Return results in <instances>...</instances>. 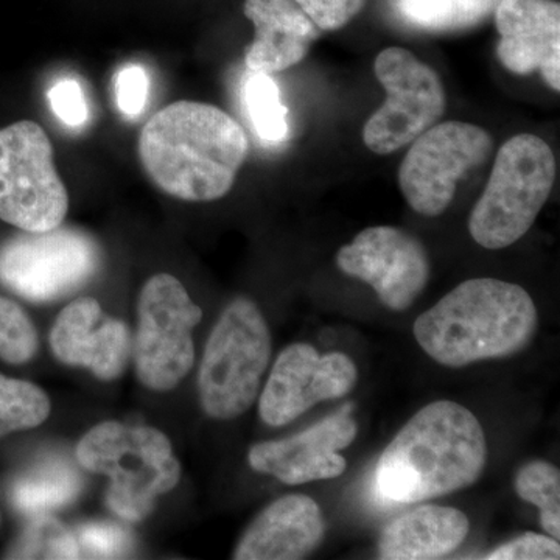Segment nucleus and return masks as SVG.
Instances as JSON below:
<instances>
[{
	"mask_svg": "<svg viewBox=\"0 0 560 560\" xmlns=\"http://www.w3.org/2000/svg\"><path fill=\"white\" fill-rule=\"evenodd\" d=\"M243 105L253 130L267 147L280 145L289 138V108L283 105L278 83L268 73L250 72L242 91Z\"/></svg>",
	"mask_w": 560,
	"mask_h": 560,
	"instance_id": "nucleus-22",
	"label": "nucleus"
},
{
	"mask_svg": "<svg viewBox=\"0 0 560 560\" xmlns=\"http://www.w3.org/2000/svg\"><path fill=\"white\" fill-rule=\"evenodd\" d=\"M495 25L501 65L517 75L540 72L560 91V5L556 0H500Z\"/></svg>",
	"mask_w": 560,
	"mask_h": 560,
	"instance_id": "nucleus-16",
	"label": "nucleus"
},
{
	"mask_svg": "<svg viewBox=\"0 0 560 560\" xmlns=\"http://www.w3.org/2000/svg\"><path fill=\"white\" fill-rule=\"evenodd\" d=\"M49 101L58 119L70 128L83 127L90 119V108L79 81H58L49 92Z\"/></svg>",
	"mask_w": 560,
	"mask_h": 560,
	"instance_id": "nucleus-31",
	"label": "nucleus"
},
{
	"mask_svg": "<svg viewBox=\"0 0 560 560\" xmlns=\"http://www.w3.org/2000/svg\"><path fill=\"white\" fill-rule=\"evenodd\" d=\"M138 151L143 172L162 194L209 202L230 194L249 142L238 121L219 106L180 101L143 125Z\"/></svg>",
	"mask_w": 560,
	"mask_h": 560,
	"instance_id": "nucleus-1",
	"label": "nucleus"
},
{
	"mask_svg": "<svg viewBox=\"0 0 560 560\" xmlns=\"http://www.w3.org/2000/svg\"><path fill=\"white\" fill-rule=\"evenodd\" d=\"M467 515L455 508H416L383 529L378 556L386 560L440 559L458 550L469 534Z\"/></svg>",
	"mask_w": 560,
	"mask_h": 560,
	"instance_id": "nucleus-19",
	"label": "nucleus"
},
{
	"mask_svg": "<svg viewBox=\"0 0 560 560\" xmlns=\"http://www.w3.org/2000/svg\"><path fill=\"white\" fill-rule=\"evenodd\" d=\"M490 560H558L559 540L544 534L526 533L490 551Z\"/></svg>",
	"mask_w": 560,
	"mask_h": 560,
	"instance_id": "nucleus-29",
	"label": "nucleus"
},
{
	"mask_svg": "<svg viewBox=\"0 0 560 560\" xmlns=\"http://www.w3.org/2000/svg\"><path fill=\"white\" fill-rule=\"evenodd\" d=\"M305 11L313 24L323 32H335L346 27L368 0H294Z\"/></svg>",
	"mask_w": 560,
	"mask_h": 560,
	"instance_id": "nucleus-28",
	"label": "nucleus"
},
{
	"mask_svg": "<svg viewBox=\"0 0 560 560\" xmlns=\"http://www.w3.org/2000/svg\"><path fill=\"white\" fill-rule=\"evenodd\" d=\"M243 13L254 25L253 43L245 50L250 72L272 75L300 65L319 36L294 0H245Z\"/></svg>",
	"mask_w": 560,
	"mask_h": 560,
	"instance_id": "nucleus-18",
	"label": "nucleus"
},
{
	"mask_svg": "<svg viewBox=\"0 0 560 560\" xmlns=\"http://www.w3.org/2000/svg\"><path fill=\"white\" fill-rule=\"evenodd\" d=\"M271 331L260 308L237 298L217 320L198 372V393L209 418L231 420L249 410L271 359Z\"/></svg>",
	"mask_w": 560,
	"mask_h": 560,
	"instance_id": "nucleus-6",
	"label": "nucleus"
},
{
	"mask_svg": "<svg viewBox=\"0 0 560 560\" xmlns=\"http://www.w3.org/2000/svg\"><path fill=\"white\" fill-rule=\"evenodd\" d=\"M116 102L125 116L136 117L145 109L149 98L150 80L145 69L138 65H128L117 72Z\"/></svg>",
	"mask_w": 560,
	"mask_h": 560,
	"instance_id": "nucleus-30",
	"label": "nucleus"
},
{
	"mask_svg": "<svg viewBox=\"0 0 560 560\" xmlns=\"http://www.w3.org/2000/svg\"><path fill=\"white\" fill-rule=\"evenodd\" d=\"M101 261V248L86 232L24 231L0 246V282L27 301L60 300L86 285Z\"/></svg>",
	"mask_w": 560,
	"mask_h": 560,
	"instance_id": "nucleus-9",
	"label": "nucleus"
},
{
	"mask_svg": "<svg viewBox=\"0 0 560 560\" xmlns=\"http://www.w3.org/2000/svg\"><path fill=\"white\" fill-rule=\"evenodd\" d=\"M374 69L386 101L364 125L363 140L372 153L390 154L440 121L444 84L436 70L401 47L382 50Z\"/></svg>",
	"mask_w": 560,
	"mask_h": 560,
	"instance_id": "nucleus-11",
	"label": "nucleus"
},
{
	"mask_svg": "<svg viewBox=\"0 0 560 560\" xmlns=\"http://www.w3.org/2000/svg\"><path fill=\"white\" fill-rule=\"evenodd\" d=\"M555 180V153L544 139L518 135L506 140L471 210V238L486 249H503L521 241L550 198Z\"/></svg>",
	"mask_w": 560,
	"mask_h": 560,
	"instance_id": "nucleus-5",
	"label": "nucleus"
},
{
	"mask_svg": "<svg viewBox=\"0 0 560 560\" xmlns=\"http://www.w3.org/2000/svg\"><path fill=\"white\" fill-rule=\"evenodd\" d=\"M539 313L528 291L506 280L469 279L415 323L423 352L447 368L508 359L528 348Z\"/></svg>",
	"mask_w": 560,
	"mask_h": 560,
	"instance_id": "nucleus-3",
	"label": "nucleus"
},
{
	"mask_svg": "<svg viewBox=\"0 0 560 560\" xmlns=\"http://www.w3.org/2000/svg\"><path fill=\"white\" fill-rule=\"evenodd\" d=\"M359 371L346 353L320 355L305 342L283 349L259 401L267 425H289L319 401L341 399L355 388Z\"/></svg>",
	"mask_w": 560,
	"mask_h": 560,
	"instance_id": "nucleus-13",
	"label": "nucleus"
},
{
	"mask_svg": "<svg viewBox=\"0 0 560 560\" xmlns=\"http://www.w3.org/2000/svg\"><path fill=\"white\" fill-rule=\"evenodd\" d=\"M80 471L60 458L43 460L11 486L10 499L22 514L38 515L72 503L80 495Z\"/></svg>",
	"mask_w": 560,
	"mask_h": 560,
	"instance_id": "nucleus-20",
	"label": "nucleus"
},
{
	"mask_svg": "<svg viewBox=\"0 0 560 560\" xmlns=\"http://www.w3.org/2000/svg\"><path fill=\"white\" fill-rule=\"evenodd\" d=\"M514 488L522 500L540 511V526L560 539V471L547 460H530L515 475Z\"/></svg>",
	"mask_w": 560,
	"mask_h": 560,
	"instance_id": "nucleus-24",
	"label": "nucleus"
},
{
	"mask_svg": "<svg viewBox=\"0 0 560 560\" xmlns=\"http://www.w3.org/2000/svg\"><path fill=\"white\" fill-rule=\"evenodd\" d=\"M39 348L38 331L31 316L9 298L0 296V360L28 363Z\"/></svg>",
	"mask_w": 560,
	"mask_h": 560,
	"instance_id": "nucleus-26",
	"label": "nucleus"
},
{
	"mask_svg": "<svg viewBox=\"0 0 560 560\" xmlns=\"http://www.w3.org/2000/svg\"><path fill=\"white\" fill-rule=\"evenodd\" d=\"M338 268L374 289L393 312L410 308L430 280L425 246L410 232L393 226L361 231L337 254Z\"/></svg>",
	"mask_w": 560,
	"mask_h": 560,
	"instance_id": "nucleus-12",
	"label": "nucleus"
},
{
	"mask_svg": "<svg viewBox=\"0 0 560 560\" xmlns=\"http://www.w3.org/2000/svg\"><path fill=\"white\" fill-rule=\"evenodd\" d=\"M50 411L49 396L35 383L0 374V438L36 429Z\"/></svg>",
	"mask_w": 560,
	"mask_h": 560,
	"instance_id": "nucleus-23",
	"label": "nucleus"
},
{
	"mask_svg": "<svg viewBox=\"0 0 560 560\" xmlns=\"http://www.w3.org/2000/svg\"><path fill=\"white\" fill-rule=\"evenodd\" d=\"M401 161L405 200L423 217H440L455 198L460 179L489 160L493 139L466 121H442L412 140Z\"/></svg>",
	"mask_w": 560,
	"mask_h": 560,
	"instance_id": "nucleus-10",
	"label": "nucleus"
},
{
	"mask_svg": "<svg viewBox=\"0 0 560 560\" xmlns=\"http://www.w3.org/2000/svg\"><path fill=\"white\" fill-rule=\"evenodd\" d=\"M69 195L55 167L54 145L39 124L0 128V220L25 232L61 226Z\"/></svg>",
	"mask_w": 560,
	"mask_h": 560,
	"instance_id": "nucleus-7",
	"label": "nucleus"
},
{
	"mask_svg": "<svg viewBox=\"0 0 560 560\" xmlns=\"http://www.w3.org/2000/svg\"><path fill=\"white\" fill-rule=\"evenodd\" d=\"M486 463L488 441L477 416L456 401H433L383 451L375 493L385 503H422L475 485Z\"/></svg>",
	"mask_w": 560,
	"mask_h": 560,
	"instance_id": "nucleus-2",
	"label": "nucleus"
},
{
	"mask_svg": "<svg viewBox=\"0 0 560 560\" xmlns=\"http://www.w3.org/2000/svg\"><path fill=\"white\" fill-rule=\"evenodd\" d=\"M500 0H389L394 18L405 27L427 33H451L477 27L495 11Z\"/></svg>",
	"mask_w": 560,
	"mask_h": 560,
	"instance_id": "nucleus-21",
	"label": "nucleus"
},
{
	"mask_svg": "<svg viewBox=\"0 0 560 560\" xmlns=\"http://www.w3.org/2000/svg\"><path fill=\"white\" fill-rule=\"evenodd\" d=\"M352 410L348 404L300 434L254 445L249 466L290 486L340 477L348 467L340 451L357 438Z\"/></svg>",
	"mask_w": 560,
	"mask_h": 560,
	"instance_id": "nucleus-14",
	"label": "nucleus"
},
{
	"mask_svg": "<svg viewBox=\"0 0 560 560\" xmlns=\"http://www.w3.org/2000/svg\"><path fill=\"white\" fill-rule=\"evenodd\" d=\"M75 453L83 469L109 478L106 501L125 521H143L158 497L179 482L180 464L172 442L153 427L98 423L81 438Z\"/></svg>",
	"mask_w": 560,
	"mask_h": 560,
	"instance_id": "nucleus-4",
	"label": "nucleus"
},
{
	"mask_svg": "<svg viewBox=\"0 0 560 560\" xmlns=\"http://www.w3.org/2000/svg\"><path fill=\"white\" fill-rule=\"evenodd\" d=\"M55 359L90 370L103 382L124 374L131 355V334L124 320L102 311L94 298H79L62 308L50 330Z\"/></svg>",
	"mask_w": 560,
	"mask_h": 560,
	"instance_id": "nucleus-15",
	"label": "nucleus"
},
{
	"mask_svg": "<svg viewBox=\"0 0 560 560\" xmlns=\"http://www.w3.org/2000/svg\"><path fill=\"white\" fill-rule=\"evenodd\" d=\"M9 559H80L75 534L47 514L33 515L31 523L11 545Z\"/></svg>",
	"mask_w": 560,
	"mask_h": 560,
	"instance_id": "nucleus-25",
	"label": "nucleus"
},
{
	"mask_svg": "<svg viewBox=\"0 0 560 560\" xmlns=\"http://www.w3.org/2000/svg\"><path fill=\"white\" fill-rule=\"evenodd\" d=\"M202 311L175 276H153L139 294L136 334V375L145 388L165 393L175 389L195 363L191 331L201 323Z\"/></svg>",
	"mask_w": 560,
	"mask_h": 560,
	"instance_id": "nucleus-8",
	"label": "nucleus"
},
{
	"mask_svg": "<svg viewBox=\"0 0 560 560\" xmlns=\"http://www.w3.org/2000/svg\"><path fill=\"white\" fill-rule=\"evenodd\" d=\"M81 556L92 559L127 558L132 550V536L127 529L110 523H88L75 533Z\"/></svg>",
	"mask_w": 560,
	"mask_h": 560,
	"instance_id": "nucleus-27",
	"label": "nucleus"
},
{
	"mask_svg": "<svg viewBox=\"0 0 560 560\" xmlns=\"http://www.w3.org/2000/svg\"><path fill=\"white\" fill-rule=\"evenodd\" d=\"M326 518L307 495L272 501L243 534L232 558L237 560H300L311 556L326 536Z\"/></svg>",
	"mask_w": 560,
	"mask_h": 560,
	"instance_id": "nucleus-17",
	"label": "nucleus"
}]
</instances>
